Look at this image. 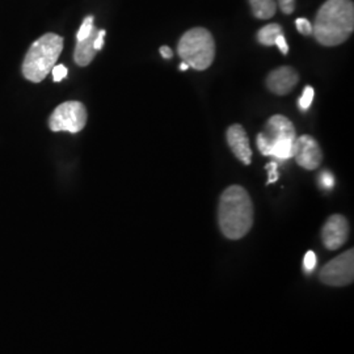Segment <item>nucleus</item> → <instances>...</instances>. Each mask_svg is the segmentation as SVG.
Returning a JSON list of instances; mask_svg holds the SVG:
<instances>
[{
    "mask_svg": "<svg viewBox=\"0 0 354 354\" xmlns=\"http://www.w3.org/2000/svg\"><path fill=\"white\" fill-rule=\"evenodd\" d=\"M354 30L352 0H327L317 11L313 35L323 46L344 44Z\"/></svg>",
    "mask_w": 354,
    "mask_h": 354,
    "instance_id": "nucleus-1",
    "label": "nucleus"
},
{
    "mask_svg": "<svg viewBox=\"0 0 354 354\" xmlns=\"http://www.w3.org/2000/svg\"><path fill=\"white\" fill-rule=\"evenodd\" d=\"M218 222L222 234L231 241L244 238L253 225V203L241 185H231L221 196Z\"/></svg>",
    "mask_w": 354,
    "mask_h": 354,
    "instance_id": "nucleus-2",
    "label": "nucleus"
},
{
    "mask_svg": "<svg viewBox=\"0 0 354 354\" xmlns=\"http://www.w3.org/2000/svg\"><path fill=\"white\" fill-rule=\"evenodd\" d=\"M257 149L264 156L289 160L295 153L297 131L289 118L276 114L270 117L257 136Z\"/></svg>",
    "mask_w": 354,
    "mask_h": 354,
    "instance_id": "nucleus-3",
    "label": "nucleus"
},
{
    "mask_svg": "<svg viewBox=\"0 0 354 354\" xmlns=\"http://www.w3.org/2000/svg\"><path fill=\"white\" fill-rule=\"evenodd\" d=\"M64 50V38L46 33L38 38L26 53L23 74L29 82L39 83L49 75Z\"/></svg>",
    "mask_w": 354,
    "mask_h": 354,
    "instance_id": "nucleus-4",
    "label": "nucleus"
},
{
    "mask_svg": "<svg viewBox=\"0 0 354 354\" xmlns=\"http://www.w3.org/2000/svg\"><path fill=\"white\" fill-rule=\"evenodd\" d=\"M177 54L184 64L197 71H203L214 61V38L205 28H193L180 38Z\"/></svg>",
    "mask_w": 354,
    "mask_h": 354,
    "instance_id": "nucleus-5",
    "label": "nucleus"
},
{
    "mask_svg": "<svg viewBox=\"0 0 354 354\" xmlns=\"http://www.w3.org/2000/svg\"><path fill=\"white\" fill-rule=\"evenodd\" d=\"M87 109L79 102H66L55 108L49 118L51 131H68L76 134L87 124Z\"/></svg>",
    "mask_w": 354,
    "mask_h": 354,
    "instance_id": "nucleus-6",
    "label": "nucleus"
},
{
    "mask_svg": "<svg viewBox=\"0 0 354 354\" xmlns=\"http://www.w3.org/2000/svg\"><path fill=\"white\" fill-rule=\"evenodd\" d=\"M319 277L323 283L335 288L352 283L354 277L353 250H349L330 260L328 264L322 268Z\"/></svg>",
    "mask_w": 354,
    "mask_h": 354,
    "instance_id": "nucleus-7",
    "label": "nucleus"
},
{
    "mask_svg": "<svg viewBox=\"0 0 354 354\" xmlns=\"http://www.w3.org/2000/svg\"><path fill=\"white\" fill-rule=\"evenodd\" d=\"M349 236V223L345 216L340 214L329 216L322 230V241L330 251L342 248Z\"/></svg>",
    "mask_w": 354,
    "mask_h": 354,
    "instance_id": "nucleus-8",
    "label": "nucleus"
},
{
    "mask_svg": "<svg viewBox=\"0 0 354 354\" xmlns=\"http://www.w3.org/2000/svg\"><path fill=\"white\" fill-rule=\"evenodd\" d=\"M297 165H301L304 169L314 171L323 160V152L317 140L311 136H301L297 138L295 153L292 156Z\"/></svg>",
    "mask_w": 354,
    "mask_h": 354,
    "instance_id": "nucleus-9",
    "label": "nucleus"
},
{
    "mask_svg": "<svg viewBox=\"0 0 354 354\" xmlns=\"http://www.w3.org/2000/svg\"><path fill=\"white\" fill-rule=\"evenodd\" d=\"M299 75L290 66H282L273 70L266 77V87L270 92L283 96L290 93L298 84Z\"/></svg>",
    "mask_w": 354,
    "mask_h": 354,
    "instance_id": "nucleus-10",
    "label": "nucleus"
},
{
    "mask_svg": "<svg viewBox=\"0 0 354 354\" xmlns=\"http://www.w3.org/2000/svg\"><path fill=\"white\" fill-rule=\"evenodd\" d=\"M226 138H227L231 151L234 152V155L241 160V163L245 165H251L252 150H251L250 140L244 127L239 124L228 127Z\"/></svg>",
    "mask_w": 354,
    "mask_h": 354,
    "instance_id": "nucleus-11",
    "label": "nucleus"
},
{
    "mask_svg": "<svg viewBox=\"0 0 354 354\" xmlns=\"http://www.w3.org/2000/svg\"><path fill=\"white\" fill-rule=\"evenodd\" d=\"M96 35H97V29L95 28L88 37L76 42L74 59H75V64L77 66L84 67V66H88L93 61V58L96 55V50L93 48V41L96 38Z\"/></svg>",
    "mask_w": 354,
    "mask_h": 354,
    "instance_id": "nucleus-12",
    "label": "nucleus"
},
{
    "mask_svg": "<svg viewBox=\"0 0 354 354\" xmlns=\"http://www.w3.org/2000/svg\"><path fill=\"white\" fill-rule=\"evenodd\" d=\"M250 6L253 16L260 20L272 19L277 11L276 0H250Z\"/></svg>",
    "mask_w": 354,
    "mask_h": 354,
    "instance_id": "nucleus-13",
    "label": "nucleus"
},
{
    "mask_svg": "<svg viewBox=\"0 0 354 354\" xmlns=\"http://www.w3.org/2000/svg\"><path fill=\"white\" fill-rule=\"evenodd\" d=\"M282 26L279 24H268L263 26L259 32H257V41L261 45L266 46H273L276 44V39L279 35H282Z\"/></svg>",
    "mask_w": 354,
    "mask_h": 354,
    "instance_id": "nucleus-14",
    "label": "nucleus"
},
{
    "mask_svg": "<svg viewBox=\"0 0 354 354\" xmlns=\"http://www.w3.org/2000/svg\"><path fill=\"white\" fill-rule=\"evenodd\" d=\"M95 29L93 26V16H88L84 19L83 24L80 26L77 35H76V41H82V39H86L88 37L89 35L92 33V30Z\"/></svg>",
    "mask_w": 354,
    "mask_h": 354,
    "instance_id": "nucleus-15",
    "label": "nucleus"
},
{
    "mask_svg": "<svg viewBox=\"0 0 354 354\" xmlns=\"http://www.w3.org/2000/svg\"><path fill=\"white\" fill-rule=\"evenodd\" d=\"M313 100H314V88L313 87H306L304 91V95L301 96V99H299V108L302 109V111H307L310 106H311V104H313Z\"/></svg>",
    "mask_w": 354,
    "mask_h": 354,
    "instance_id": "nucleus-16",
    "label": "nucleus"
},
{
    "mask_svg": "<svg viewBox=\"0 0 354 354\" xmlns=\"http://www.w3.org/2000/svg\"><path fill=\"white\" fill-rule=\"evenodd\" d=\"M295 26L298 29V32L304 36H311L313 35V24L304 19V17H299L295 20Z\"/></svg>",
    "mask_w": 354,
    "mask_h": 354,
    "instance_id": "nucleus-17",
    "label": "nucleus"
},
{
    "mask_svg": "<svg viewBox=\"0 0 354 354\" xmlns=\"http://www.w3.org/2000/svg\"><path fill=\"white\" fill-rule=\"evenodd\" d=\"M317 263V259L315 252H313V251H308V252L304 254V269H306V272L311 273V272L315 269Z\"/></svg>",
    "mask_w": 354,
    "mask_h": 354,
    "instance_id": "nucleus-18",
    "label": "nucleus"
},
{
    "mask_svg": "<svg viewBox=\"0 0 354 354\" xmlns=\"http://www.w3.org/2000/svg\"><path fill=\"white\" fill-rule=\"evenodd\" d=\"M319 184L322 188L324 189H332L333 185H335V178L330 175V172H322V175L319 177Z\"/></svg>",
    "mask_w": 354,
    "mask_h": 354,
    "instance_id": "nucleus-19",
    "label": "nucleus"
},
{
    "mask_svg": "<svg viewBox=\"0 0 354 354\" xmlns=\"http://www.w3.org/2000/svg\"><path fill=\"white\" fill-rule=\"evenodd\" d=\"M279 163L276 160L270 162L269 165H266V169L269 172V178H268V184H272V183H276L279 180Z\"/></svg>",
    "mask_w": 354,
    "mask_h": 354,
    "instance_id": "nucleus-20",
    "label": "nucleus"
},
{
    "mask_svg": "<svg viewBox=\"0 0 354 354\" xmlns=\"http://www.w3.org/2000/svg\"><path fill=\"white\" fill-rule=\"evenodd\" d=\"M53 80L54 82H61L67 76V67H64V64H57L53 67Z\"/></svg>",
    "mask_w": 354,
    "mask_h": 354,
    "instance_id": "nucleus-21",
    "label": "nucleus"
},
{
    "mask_svg": "<svg viewBox=\"0 0 354 354\" xmlns=\"http://www.w3.org/2000/svg\"><path fill=\"white\" fill-rule=\"evenodd\" d=\"M279 6L285 15H291L295 10V0H279Z\"/></svg>",
    "mask_w": 354,
    "mask_h": 354,
    "instance_id": "nucleus-22",
    "label": "nucleus"
},
{
    "mask_svg": "<svg viewBox=\"0 0 354 354\" xmlns=\"http://www.w3.org/2000/svg\"><path fill=\"white\" fill-rule=\"evenodd\" d=\"M105 35H106V32H105L104 29H102V30H97V35H96V38H95V41H93V48H95V50H102Z\"/></svg>",
    "mask_w": 354,
    "mask_h": 354,
    "instance_id": "nucleus-23",
    "label": "nucleus"
},
{
    "mask_svg": "<svg viewBox=\"0 0 354 354\" xmlns=\"http://www.w3.org/2000/svg\"><path fill=\"white\" fill-rule=\"evenodd\" d=\"M274 45L279 46V49L282 54H288V53H289V45H288V42H286V38L283 36V33L279 35L277 39H276V44H274Z\"/></svg>",
    "mask_w": 354,
    "mask_h": 354,
    "instance_id": "nucleus-24",
    "label": "nucleus"
},
{
    "mask_svg": "<svg viewBox=\"0 0 354 354\" xmlns=\"http://www.w3.org/2000/svg\"><path fill=\"white\" fill-rule=\"evenodd\" d=\"M159 51H160V54L163 55V58H165V59H169V58H172V55H174L171 48H168V46H162Z\"/></svg>",
    "mask_w": 354,
    "mask_h": 354,
    "instance_id": "nucleus-25",
    "label": "nucleus"
},
{
    "mask_svg": "<svg viewBox=\"0 0 354 354\" xmlns=\"http://www.w3.org/2000/svg\"><path fill=\"white\" fill-rule=\"evenodd\" d=\"M188 68H189V66L187 64H184V62L180 64V67H178V70H180V71H187Z\"/></svg>",
    "mask_w": 354,
    "mask_h": 354,
    "instance_id": "nucleus-26",
    "label": "nucleus"
}]
</instances>
